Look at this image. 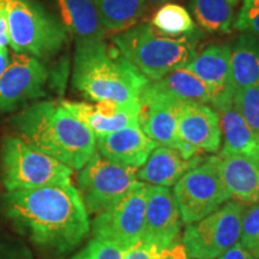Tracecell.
Returning <instances> with one entry per match:
<instances>
[{
    "label": "cell",
    "instance_id": "3",
    "mask_svg": "<svg viewBox=\"0 0 259 259\" xmlns=\"http://www.w3.org/2000/svg\"><path fill=\"white\" fill-rule=\"evenodd\" d=\"M149 82L115 46L103 40L76 42L72 85L90 101L141 106Z\"/></svg>",
    "mask_w": 259,
    "mask_h": 259
},
{
    "label": "cell",
    "instance_id": "31",
    "mask_svg": "<svg viewBox=\"0 0 259 259\" xmlns=\"http://www.w3.org/2000/svg\"><path fill=\"white\" fill-rule=\"evenodd\" d=\"M233 28L259 36V0H244Z\"/></svg>",
    "mask_w": 259,
    "mask_h": 259
},
{
    "label": "cell",
    "instance_id": "4",
    "mask_svg": "<svg viewBox=\"0 0 259 259\" xmlns=\"http://www.w3.org/2000/svg\"><path fill=\"white\" fill-rule=\"evenodd\" d=\"M113 44L150 80L183 69L197 54L196 36H167L149 23H138L118 32Z\"/></svg>",
    "mask_w": 259,
    "mask_h": 259
},
{
    "label": "cell",
    "instance_id": "12",
    "mask_svg": "<svg viewBox=\"0 0 259 259\" xmlns=\"http://www.w3.org/2000/svg\"><path fill=\"white\" fill-rule=\"evenodd\" d=\"M50 71L37 58L14 53L0 77V112H12L46 95Z\"/></svg>",
    "mask_w": 259,
    "mask_h": 259
},
{
    "label": "cell",
    "instance_id": "10",
    "mask_svg": "<svg viewBox=\"0 0 259 259\" xmlns=\"http://www.w3.org/2000/svg\"><path fill=\"white\" fill-rule=\"evenodd\" d=\"M149 184L137 181L115 204L97 213L94 236L113 242L126 251L143 235Z\"/></svg>",
    "mask_w": 259,
    "mask_h": 259
},
{
    "label": "cell",
    "instance_id": "17",
    "mask_svg": "<svg viewBox=\"0 0 259 259\" xmlns=\"http://www.w3.org/2000/svg\"><path fill=\"white\" fill-rule=\"evenodd\" d=\"M157 147L141 126H130L112 134L97 136L96 149L103 158L119 166L139 169Z\"/></svg>",
    "mask_w": 259,
    "mask_h": 259
},
{
    "label": "cell",
    "instance_id": "36",
    "mask_svg": "<svg viewBox=\"0 0 259 259\" xmlns=\"http://www.w3.org/2000/svg\"><path fill=\"white\" fill-rule=\"evenodd\" d=\"M258 259H259V258H258Z\"/></svg>",
    "mask_w": 259,
    "mask_h": 259
},
{
    "label": "cell",
    "instance_id": "26",
    "mask_svg": "<svg viewBox=\"0 0 259 259\" xmlns=\"http://www.w3.org/2000/svg\"><path fill=\"white\" fill-rule=\"evenodd\" d=\"M151 25L162 34L171 37L190 36L196 32V25L190 12L176 3H164L154 12Z\"/></svg>",
    "mask_w": 259,
    "mask_h": 259
},
{
    "label": "cell",
    "instance_id": "28",
    "mask_svg": "<svg viewBox=\"0 0 259 259\" xmlns=\"http://www.w3.org/2000/svg\"><path fill=\"white\" fill-rule=\"evenodd\" d=\"M233 102L247 125L259 136V85L235 90Z\"/></svg>",
    "mask_w": 259,
    "mask_h": 259
},
{
    "label": "cell",
    "instance_id": "5",
    "mask_svg": "<svg viewBox=\"0 0 259 259\" xmlns=\"http://www.w3.org/2000/svg\"><path fill=\"white\" fill-rule=\"evenodd\" d=\"M8 21L9 45L17 54L37 59L57 56L67 44L60 19L37 0H0Z\"/></svg>",
    "mask_w": 259,
    "mask_h": 259
},
{
    "label": "cell",
    "instance_id": "14",
    "mask_svg": "<svg viewBox=\"0 0 259 259\" xmlns=\"http://www.w3.org/2000/svg\"><path fill=\"white\" fill-rule=\"evenodd\" d=\"M180 141L198 154H215L222 144L219 113L205 103L185 102L178 121Z\"/></svg>",
    "mask_w": 259,
    "mask_h": 259
},
{
    "label": "cell",
    "instance_id": "27",
    "mask_svg": "<svg viewBox=\"0 0 259 259\" xmlns=\"http://www.w3.org/2000/svg\"><path fill=\"white\" fill-rule=\"evenodd\" d=\"M124 259H187V254L181 242L176 241L167 247H161L141 238L125 251Z\"/></svg>",
    "mask_w": 259,
    "mask_h": 259
},
{
    "label": "cell",
    "instance_id": "35",
    "mask_svg": "<svg viewBox=\"0 0 259 259\" xmlns=\"http://www.w3.org/2000/svg\"><path fill=\"white\" fill-rule=\"evenodd\" d=\"M145 3H150V4H164V3H168L169 0H144Z\"/></svg>",
    "mask_w": 259,
    "mask_h": 259
},
{
    "label": "cell",
    "instance_id": "30",
    "mask_svg": "<svg viewBox=\"0 0 259 259\" xmlns=\"http://www.w3.org/2000/svg\"><path fill=\"white\" fill-rule=\"evenodd\" d=\"M125 250L113 242L94 238L71 259H124Z\"/></svg>",
    "mask_w": 259,
    "mask_h": 259
},
{
    "label": "cell",
    "instance_id": "11",
    "mask_svg": "<svg viewBox=\"0 0 259 259\" xmlns=\"http://www.w3.org/2000/svg\"><path fill=\"white\" fill-rule=\"evenodd\" d=\"M184 105L185 101L167 94L154 92L147 85L141 97L139 126L157 145L174 149L184 158H192L200 154L184 144L178 135V121Z\"/></svg>",
    "mask_w": 259,
    "mask_h": 259
},
{
    "label": "cell",
    "instance_id": "24",
    "mask_svg": "<svg viewBox=\"0 0 259 259\" xmlns=\"http://www.w3.org/2000/svg\"><path fill=\"white\" fill-rule=\"evenodd\" d=\"M106 31L121 32L138 24L145 12L144 0H95Z\"/></svg>",
    "mask_w": 259,
    "mask_h": 259
},
{
    "label": "cell",
    "instance_id": "15",
    "mask_svg": "<svg viewBox=\"0 0 259 259\" xmlns=\"http://www.w3.org/2000/svg\"><path fill=\"white\" fill-rule=\"evenodd\" d=\"M232 48L228 45H211L196 54L184 69L191 71L208 87L212 106H218L234 96L231 69Z\"/></svg>",
    "mask_w": 259,
    "mask_h": 259
},
{
    "label": "cell",
    "instance_id": "25",
    "mask_svg": "<svg viewBox=\"0 0 259 259\" xmlns=\"http://www.w3.org/2000/svg\"><path fill=\"white\" fill-rule=\"evenodd\" d=\"M238 0H190L191 11L197 23L208 32L232 31Z\"/></svg>",
    "mask_w": 259,
    "mask_h": 259
},
{
    "label": "cell",
    "instance_id": "21",
    "mask_svg": "<svg viewBox=\"0 0 259 259\" xmlns=\"http://www.w3.org/2000/svg\"><path fill=\"white\" fill-rule=\"evenodd\" d=\"M60 22L77 41H100L106 35L95 0H53Z\"/></svg>",
    "mask_w": 259,
    "mask_h": 259
},
{
    "label": "cell",
    "instance_id": "1",
    "mask_svg": "<svg viewBox=\"0 0 259 259\" xmlns=\"http://www.w3.org/2000/svg\"><path fill=\"white\" fill-rule=\"evenodd\" d=\"M3 209L35 245L58 253L73 250L90 231L88 210L71 183L6 192Z\"/></svg>",
    "mask_w": 259,
    "mask_h": 259
},
{
    "label": "cell",
    "instance_id": "29",
    "mask_svg": "<svg viewBox=\"0 0 259 259\" xmlns=\"http://www.w3.org/2000/svg\"><path fill=\"white\" fill-rule=\"evenodd\" d=\"M239 242L250 251L255 259L259 258V203L245 206L241 219Z\"/></svg>",
    "mask_w": 259,
    "mask_h": 259
},
{
    "label": "cell",
    "instance_id": "22",
    "mask_svg": "<svg viewBox=\"0 0 259 259\" xmlns=\"http://www.w3.org/2000/svg\"><path fill=\"white\" fill-rule=\"evenodd\" d=\"M231 69L234 90L259 85V36L239 35L232 48Z\"/></svg>",
    "mask_w": 259,
    "mask_h": 259
},
{
    "label": "cell",
    "instance_id": "34",
    "mask_svg": "<svg viewBox=\"0 0 259 259\" xmlns=\"http://www.w3.org/2000/svg\"><path fill=\"white\" fill-rule=\"evenodd\" d=\"M6 259H32V258L30 253H29L25 248H18V250L14 251L12 253H10V255H8V258Z\"/></svg>",
    "mask_w": 259,
    "mask_h": 259
},
{
    "label": "cell",
    "instance_id": "19",
    "mask_svg": "<svg viewBox=\"0 0 259 259\" xmlns=\"http://www.w3.org/2000/svg\"><path fill=\"white\" fill-rule=\"evenodd\" d=\"M203 160L202 155L184 158L179 151L157 145L149 155L147 162L137 170V179L150 185L173 186Z\"/></svg>",
    "mask_w": 259,
    "mask_h": 259
},
{
    "label": "cell",
    "instance_id": "8",
    "mask_svg": "<svg viewBox=\"0 0 259 259\" xmlns=\"http://www.w3.org/2000/svg\"><path fill=\"white\" fill-rule=\"evenodd\" d=\"M244 204L228 200L218 210L187 225L181 244L190 259H218L239 242Z\"/></svg>",
    "mask_w": 259,
    "mask_h": 259
},
{
    "label": "cell",
    "instance_id": "20",
    "mask_svg": "<svg viewBox=\"0 0 259 259\" xmlns=\"http://www.w3.org/2000/svg\"><path fill=\"white\" fill-rule=\"evenodd\" d=\"M219 113L222 149L219 154L245 155L259 158V136L252 130L233 102V100L215 106Z\"/></svg>",
    "mask_w": 259,
    "mask_h": 259
},
{
    "label": "cell",
    "instance_id": "13",
    "mask_svg": "<svg viewBox=\"0 0 259 259\" xmlns=\"http://www.w3.org/2000/svg\"><path fill=\"white\" fill-rule=\"evenodd\" d=\"M181 225L183 221L169 187L149 185L142 239L167 247L177 241Z\"/></svg>",
    "mask_w": 259,
    "mask_h": 259
},
{
    "label": "cell",
    "instance_id": "16",
    "mask_svg": "<svg viewBox=\"0 0 259 259\" xmlns=\"http://www.w3.org/2000/svg\"><path fill=\"white\" fill-rule=\"evenodd\" d=\"M61 103L96 137L130 126H139L142 106H124L111 101L94 103L61 101Z\"/></svg>",
    "mask_w": 259,
    "mask_h": 259
},
{
    "label": "cell",
    "instance_id": "7",
    "mask_svg": "<svg viewBox=\"0 0 259 259\" xmlns=\"http://www.w3.org/2000/svg\"><path fill=\"white\" fill-rule=\"evenodd\" d=\"M173 196L184 225L199 221L231 200L223 183L218 157H204L174 185Z\"/></svg>",
    "mask_w": 259,
    "mask_h": 259
},
{
    "label": "cell",
    "instance_id": "18",
    "mask_svg": "<svg viewBox=\"0 0 259 259\" xmlns=\"http://www.w3.org/2000/svg\"><path fill=\"white\" fill-rule=\"evenodd\" d=\"M222 180L231 199L244 205L259 202V158L218 154Z\"/></svg>",
    "mask_w": 259,
    "mask_h": 259
},
{
    "label": "cell",
    "instance_id": "6",
    "mask_svg": "<svg viewBox=\"0 0 259 259\" xmlns=\"http://www.w3.org/2000/svg\"><path fill=\"white\" fill-rule=\"evenodd\" d=\"M6 192L71 183L72 169L57 158L31 148L18 137H6L2 151Z\"/></svg>",
    "mask_w": 259,
    "mask_h": 259
},
{
    "label": "cell",
    "instance_id": "32",
    "mask_svg": "<svg viewBox=\"0 0 259 259\" xmlns=\"http://www.w3.org/2000/svg\"><path fill=\"white\" fill-rule=\"evenodd\" d=\"M218 259H255L250 251H247L240 242H236L233 247L227 250Z\"/></svg>",
    "mask_w": 259,
    "mask_h": 259
},
{
    "label": "cell",
    "instance_id": "23",
    "mask_svg": "<svg viewBox=\"0 0 259 259\" xmlns=\"http://www.w3.org/2000/svg\"><path fill=\"white\" fill-rule=\"evenodd\" d=\"M148 88L185 102L211 103V95L205 83L184 67L171 71L157 80H150Z\"/></svg>",
    "mask_w": 259,
    "mask_h": 259
},
{
    "label": "cell",
    "instance_id": "9",
    "mask_svg": "<svg viewBox=\"0 0 259 259\" xmlns=\"http://www.w3.org/2000/svg\"><path fill=\"white\" fill-rule=\"evenodd\" d=\"M137 170L93 155L79 171V194L88 212L100 213L111 208L137 183Z\"/></svg>",
    "mask_w": 259,
    "mask_h": 259
},
{
    "label": "cell",
    "instance_id": "2",
    "mask_svg": "<svg viewBox=\"0 0 259 259\" xmlns=\"http://www.w3.org/2000/svg\"><path fill=\"white\" fill-rule=\"evenodd\" d=\"M11 122L18 138L72 170L82 169L96 153V136L61 101L32 103L15 115Z\"/></svg>",
    "mask_w": 259,
    "mask_h": 259
},
{
    "label": "cell",
    "instance_id": "33",
    "mask_svg": "<svg viewBox=\"0 0 259 259\" xmlns=\"http://www.w3.org/2000/svg\"><path fill=\"white\" fill-rule=\"evenodd\" d=\"M9 59L10 57L8 48H0V77L4 73L6 66H8Z\"/></svg>",
    "mask_w": 259,
    "mask_h": 259
}]
</instances>
